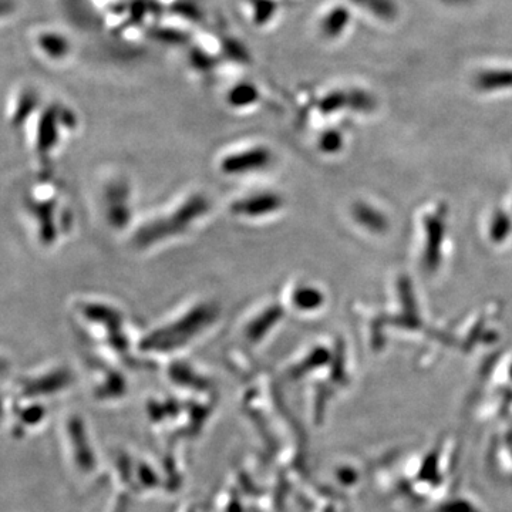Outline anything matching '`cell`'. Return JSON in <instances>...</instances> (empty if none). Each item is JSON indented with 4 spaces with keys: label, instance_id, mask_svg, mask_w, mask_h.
I'll list each match as a JSON object with an SVG mask.
<instances>
[{
    "label": "cell",
    "instance_id": "8992f818",
    "mask_svg": "<svg viewBox=\"0 0 512 512\" xmlns=\"http://www.w3.org/2000/svg\"><path fill=\"white\" fill-rule=\"evenodd\" d=\"M97 204L101 218L111 231H131L137 222L134 214V188L130 178L120 171L104 175L97 185Z\"/></svg>",
    "mask_w": 512,
    "mask_h": 512
},
{
    "label": "cell",
    "instance_id": "9c48e42d",
    "mask_svg": "<svg viewBox=\"0 0 512 512\" xmlns=\"http://www.w3.org/2000/svg\"><path fill=\"white\" fill-rule=\"evenodd\" d=\"M281 318L282 309L278 303L268 302L264 305L261 303L245 316L241 325L242 336L249 345H262V340L278 326Z\"/></svg>",
    "mask_w": 512,
    "mask_h": 512
},
{
    "label": "cell",
    "instance_id": "5bb4252c",
    "mask_svg": "<svg viewBox=\"0 0 512 512\" xmlns=\"http://www.w3.org/2000/svg\"><path fill=\"white\" fill-rule=\"evenodd\" d=\"M346 12L343 9H332L323 16L322 32L326 37L339 36L340 30L345 29Z\"/></svg>",
    "mask_w": 512,
    "mask_h": 512
},
{
    "label": "cell",
    "instance_id": "52a82bcc",
    "mask_svg": "<svg viewBox=\"0 0 512 512\" xmlns=\"http://www.w3.org/2000/svg\"><path fill=\"white\" fill-rule=\"evenodd\" d=\"M274 150L262 141H241L218 153L215 168L225 178H251L262 175L274 164Z\"/></svg>",
    "mask_w": 512,
    "mask_h": 512
},
{
    "label": "cell",
    "instance_id": "7c38bea8",
    "mask_svg": "<svg viewBox=\"0 0 512 512\" xmlns=\"http://www.w3.org/2000/svg\"><path fill=\"white\" fill-rule=\"evenodd\" d=\"M39 94L30 89H23L10 101L8 119L10 127L23 128L32 120L37 110L40 109Z\"/></svg>",
    "mask_w": 512,
    "mask_h": 512
},
{
    "label": "cell",
    "instance_id": "30bf717a",
    "mask_svg": "<svg viewBox=\"0 0 512 512\" xmlns=\"http://www.w3.org/2000/svg\"><path fill=\"white\" fill-rule=\"evenodd\" d=\"M37 52L52 63H62L72 53V42L59 30L46 29L35 37Z\"/></svg>",
    "mask_w": 512,
    "mask_h": 512
},
{
    "label": "cell",
    "instance_id": "4fadbf2b",
    "mask_svg": "<svg viewBox=\"0 0 512 512\" xmlns=\"http://www.w3.org/2000/svg\"><path fill=\"white\" fill-rule=\"evenodd\" d=\"M249 10L252 12V22L256 26H265L275 18L278 3L276 0H249Z\"/></svg>",
    "mask_w": 512,
    "mask_h": 512
},
{
    "label": "cell",
    "instance_id": "8fae6325",
    "mask_svg": "<svg viewBox=\"0 0 512 512\" xmlns=\"http://www.w3.org/2000/svg\"><path fill=\"white\" fill-rule=\"evenodd\" d=\"M225 106L232 111L254 110L262 101V92L254 82L239 80L224 94Z\"/></svg>",
    "mask_w": 512,
    "mask_h": 512
},
{
    "label": "cell",
    "instance_id": "277c9868",
    "mask_svg": "<svg viewBox=\"0 0 512 512\" xmlns=\"http://www.w3.org/2000/svg\"><path fill=\"white\" fill-rule=\"evenodd\" d=\"M30 126L29 143L37 164L47 170L53 163L63 141L69 138L77 128V116L69 107L59 103L40 106L28 124Z\"/></svg>",
    "mask_w": 512,
    "mask_h": 512
},
{
    "label": "cell",
    "instance_id": "5b68a950",
    "mask_svg": "<svg viewBox=\"0 0 512 512\" xmlns=\"http://www.w3.org/2000/svg\"><path fill=\"white\" fill-rule=\"evenodd\" d=\"M74 316L84 329L103 336L117 350L127 348V313L114 302L99 296L80 298L73 305Z\"/></svg>",
    "mask_w": 512,
    "mask_h": 512
},
{
    "label": "cell",
    "instance_id": "7a4b0ae2",
    "mask_svg": "<svg viewBox=\"0 0 512 512\" xmlns=\"http://www.w3.org/2000/svg\"><path fill=\"white\" fill-rule=\"evenodd\" d=\"M221 318V308L211 299H195L160 320L138 342L141 352L167 353L184 349L201 339Z\"/></svg>",
    "mask_w": 512,
    "mask_h": 512
},
{
    "label": "cell",
    "instance_id": "3957f363",
    "mask_svg": "<svg viewBox=\"0 0 512 512\" xmlns=\"http://www.w3.org/2000/svg\"><path fill=\"white\" fill-rule=\"evenodd\" d=\"M46 178L49 177H43L26 191L23 205L37 242L42 247L53 248L72 231L73 214L59 185Z\"/></svg>",
    "mask_w": 512,
    "mask_h": 512
},
{
    "label": "cell",
    "instance_id": "ba28073f",
    "mask_svg": "<svg viewBox=\"0 0 512 512\" xmlns=\"http://www.w3.org/2000/svg\"><path fill=\"white\" fill-rule=\"evenodd\" d=\"M284 208V198L268 188H249L238 192L227 204L228 214L234 220L247 224H261L272 220Z\"/></svg>",
    "mask_w": 512,
    "mask_h": 512
},
{
    "label": "cell",
    "instance_id": "6da1fadb",
    "mask_svg": "<svg viewBox=\"0 0 512 512\" xmlns=\"http://www.w3.org/2000/svg\"><path fill=\"white\" fill-rule=\"evenodd\" d=\"M211 212L210 195L192 188L140 218L131 229L128 242L138 252L154 251L191 235L204 224Z\"/></svg>",
    "mask_w": 512,
    "mask_h": 512
}]
</instances>
